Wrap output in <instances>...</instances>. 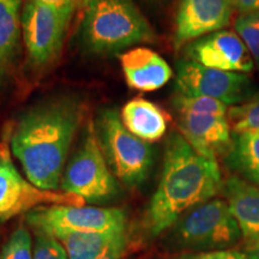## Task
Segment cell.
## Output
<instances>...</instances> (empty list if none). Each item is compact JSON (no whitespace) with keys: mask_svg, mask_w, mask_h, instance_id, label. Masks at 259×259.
<instances>
[{"mask_svg":"<svg viewBox=\"0 0 259 259\" xmlns=\"http://www.w3.org/2000/svg\"><path fill=\"white\" fill-rule=\"evenodd\" d=\"M60 189L90 203H106L118 196V181L109 169L92 121L78 150L65 168Z\"/></svg>","mask_w":259,"mask_h":259,"instance_id":"obj_6","label":"cell"},{"mask_svg":"<svg viewBox=\"0 0 259 259\" xmlns=\"http://www.w3.org/2000/svg\"><path fill=\"white\" fill-rule=\"evenodd\" d=\"M169 259H248L244 252L236 250L197 252V253H179Z\"/></svg>","mask_w":259,"mask_h":259,"instance_id":"obj_24","label":"cell"},{"mask_svg":"<svg viewBox=\"0 0 259 259\" xmlns=\"http://www.w3.org/2000/svg\"><path fill=\"white\" fill-rule=\"evenodd\" d=\"M227 118L233 135L259 134V101L229 107Z\"/></svg>","mask_w":259,"mask_h":259,"instance_id":"obj_20","label":"cell"},{"mask_svg":"<svg viewBox=\"0 0 259 259\" xmlns=\"http://www.w3.org/2000/svg\"><path fill=\"white\" fill-rule=\"evenodd\" d=\"M74 9H58L28 0L22 11V34L34 66H45L58 57Z\"/></svg>","mask_w":259,"mask_h":259,"instance_id":"obj_10","label":"cell"},{"mask_svg":"<svg viewBox=\"0 0 259 259\" xmlns=\"http://www.w3.org/2000/svg\"><path fill=\"white\" fill-rule=\"evenodd\" d=\"M246 255H247L248 259H259V245L246 251Z\"/></svg>","mask_w":259,"mask_h":259,"instance_id":"obj_27","label":"cell"},{"mask_svg":"<svg viewBox=\"0 0 259 259\" xmlns=\"http://www.w3.org/2000/svg\"><path fill=\"white\" fill-rule=\"evenodd\" d=\"M69 259H122L127 251V233H63L56 236Z\"/></svg>","mask_w":259,"mask_h":259,"instance_id":"obj_16","label":"cell"},{"mask_svg":"<svg viewBox=\"0 0 259 259\" xmlns=\"http://www.w3.org/2000/svg\"><path fill=\"white\" fill-rule=\"evenodd\" d=\"M95 128L103 155L116 180L127 187L142 185L153 164V147L132 135L114 108L100 113Z\"/></svg>","mask_w":259,"mask_h":259,"instance_id":"obj_5","label":"cell"},{"mask_svg":"<svg viewBox=\"0 0 259 259\" xmlns=\"http://www.w3.org/2000/svg\"><path fill=\"white\" fill-rule=\"evenodd\" d=\"M32 259H69V255L56 236L46 233H35Z\"/></svg>","mask_w":259,"mask_h":259,"instance_id":"obj_23","label":"cell"},{"mask_svg":"<svg viewBox=\"0 0 259 259\" xmlns=\"http://www.w3.org/2000/svg\"><path fill=\"white\" fill-rule=\"evenodd\" d=\"M0 259H32L30 232L25 226H19L12 232L3 246Z\"/></svg>","mask_w":259,"mask_h":259,"instance_id":"obj_22","label":"cell"},{"mask_svg":"<svg viewBox=\"0 0 259 259\" xmlns=\"http://www.w3.org/2000/svg\"><path fill=\"white\" fill-rule=\"evenodd\" d=\"M77 2H78L82 6H84V8H87V6L89 5V3L92 2V0H77Z\"/></svg>","mask_w":259,"mask_h":259,"instance_id":"obj_28","label":"cell"},{"mask_svg":"<svg viewBox=\"0 0 259 259\" xmlns=\"http://www.w3.org/2000/svg\"><path fill=\"white\" fill-rule=\"evenodd\" d=\"M250 101H259V90H258V92H255L253 97H252Z\"/></svg>","mask_w":259,"mask_h":259,"instance_id":"obj_29","label":"cell"},{"mask_svg":"<svg viewBox=\"0 0 259 259\" xmlns=\"http://www.w3.org/2000/svg\"><path fill=\"white\" fill-rule=\"evenodd\" d=\"M148 2H153V3H163V2H167V0H148Z\"/></svg>","mask_w":259,"mask_h":259,"instance_id":"obj_30","label":"cell"},{"mask_svg":"<svg viewBox=\"0 0 259 259\" xmlns=\"http://www.w3.org/2000/svg\"><path fill=\"white\" fill-rule=\"evenodd\" d=\"M229 210L238 222L246 242V251L259 245V187L240 177L232 176L223 183Z\"/></svg>","mask_w":259,"mask_h":259,"instance_id":"obj_15","label":"cell"},{"mask_svg":"<svg viewBox=\"0 0 259 259\" xmlns=\"http://www.w3.org/2000/svg\"><path fill=\"white\" fill-rule=\"evenodd\" d=\"M11 127L6 126L0 139V221L48 205L84 206L87 202L76 194L37 187L22 177L14 161L10 147Z\"/></svg>","mask_w":259,"mask_h":259,"instance_id":"obj_7","label":"cell"},{"mask_svg":"<svg viewBox=\"0 0 259 259\" xmlns=\"http://www.w3.org/2000/svg\"><path fill=\"white\" fill-rule=\"evenodd\" d=\"M176 88L180 95L210 97L227 106L248 102L255 94L246 73L211 69L186 58L177 65Z\"/></svg>","mask_w":259,"mask_h":259,"instance_id":"obj_9","label":"cell"},{"mask_svg":"<svg viewBox=\"0 0 259 259\" xmlns=\"http://www.w3.org/2000/svg\"><path fill=\"white\" fill-rule=\"evenodd\" d=\"M120 116L125 127L132 135L148 143L163 137L169 120V116L160 106L142 97H136L126 102Z\"/></svg>","mask_w":259,"mask_h":259,"instance_id":"obj_17","label":"cell"},{"mask_svg":"<svg viewBox=\"0 0 259 259\" xmlns=\"http://www.w3.org/2000/svg\"><path fill=\"white\" fill-rule=\"evenodd\" d=\"M120 65L127 85L137 92H155L173 77L167 61L150 48L137 47L125 52L120 56Z\"/></svg>","mask_w":259,"mask_h":259,"instance_id":"obj_14","label":"cell"},{"mask_svg":"<svg viewBox=\"0 0 259 259\" xmlns=\"http://www.w3.org/2000/svg\"><path fill=\"white\" fill-rule=\"evenodd\" d=\"M225 160L242 179L259 187V134L233 135L232 148Z\"/></svg>","mask_w":259,"mask_h":259,"instance_id":"obj_19","label":"cell"},{"mask_svg":"<svg viewBox=\"0 0 259 259\" xmlns=\"http://www.w3.org/2000/svg\"><path fill=\"white\" fill-rule=\"evenodd\" d=\"M84 116L74 97H58L34 106L11 128V153L27 179L44 190L60 189L71 144Z\"/></svg>","mask_w":259,"mask_h":259,"instance_id":"obj_1","label":"cell"},{"mask_svg":"<svg viewBox=\"0 0 259 259\" xmlns=\"http://www.w3.org/2000/svg\"><path fill=\"white\" fill-rule=\"evenodd\" d=\"M38 4L53 6L58 9H74L76 8V0H29Z\"/></svg>","mask_w":259,"mask_h":259,"instance_id":"obj_26","label":"cell"},{"mask_svg":"<svg viewBox=\"0 0 259 259\" xmlns=\"http://www.w3.org/2000/svg\"><path fill=\"white\" fill-rule=\"evenodd\" d=\"M82 38L90 53L109 54L153 42L156 35L134 0H92L85 8Z\"/></svg>","mask_w":259,"mask_h":259,"instance_id":"obj_3","label":"cell"},{"mask_svg":"<svg viewBox=\"0 0 259 259\" xmlns=\"http://www.w3.org/2000/svg\"><path fill=\"white\" fill-rule=\"evenodd\" d=\"M176 113L181 136L197 153L215 161L227 156L233 143L227 114L193 109H176Z\"/></svg>","mask_w":259,"mask_h":259,"instance_id":"obj_11","label":"cell"},{"mask_svg":"<svg viewBox=\"0 0 259 259\" xmlns=\"http://www.w3.org/2000/svg\"><path fill=\"white\" fill-rule=\"evenodd\" d=\"M22 0H0V88L14 70L19 54Z\"/></svg>","mask_w":259,"mask_h":259,"instance_id":"obj_18","label":"cell"},{"mask_svg":"<svg viewBox=\"0 0 259 259\" xmlns=\"http://www.w3.org/2000/svg\"><path fill=\"white\" fill-rule=\"evenodd\" d=\"M35 233H119L127 229V213L120 208L48 205L25 215Z\"/></svg>","mask_w":259,"mask_h":259,"instance_id":"obj_8","label":"cell"},{"mask_svg":"<svg viewBox=\"0 0 259 259\" xmlns=\"http://www.w3.org/2000/svg\"><path fill=\"white\" fill-rule=\"evenodd\" d=\"M234 30L259 66V11L239 15L234 21Z\"/></svg>","mask_w":259,"mask_h":259,"instance_id":"obj_21","label":"cell"},{"mask_svg":"<svg viewBox=\"0 0 259 259\" xmlns=\"http://www.w3.org/2000/svg\"><path fill=\"white\" fill-rule=\"evenodd\" d=\"M234 11L240 15L259 11V0H232Z\"/></svg>","mask_w":259,"mask_h":259,"instance_id":"obj_25","label":"cell"},{"mask_svg":"<svg viewBox=\"0 0 259 259\" xmlns=\"http://www.w3.org/2000/svg\"><path fill=\"white\" fill-rule=\"evenodd\" d=\"M185 58L203 66L228 72L248 73L255 65L238 34L225 29L187 45Z\"/></svg>","mask_w":259,"mask_h":259,"instance_id":"obj_13","label":"cell"},{"mask_svg":"<svg viewBox=\"0 0 259 259\" xmlns=\"http://www.w3.org/2000/svg\"><path fill=\"white\" fill-rule=\"evenodd\" d=\"M223 187L218 161L197 153L179 134H171L164 148L157 189L143 219L149 238L166 233L184 213L212 199Z\"/></svg>","mask_w":259,"mask_h":259,"instance_id":"obj_2","label":"cell"},{"mask_svg":"<svg viewBox=\"0 0 259 259\" xmlns=\"http://www.w3.org/2000/svg\"><path fill=\"white\" fill-rule=\"evenodd\" d=\"M232 0H180L174 27V46L191 42L223 30L232 21Z\"/></svg>","mask_w":259,"mask_h":259,"instance_id":"obj_12","label":"cell"},{"mask_svg":"<svg viewBox=\"0 0 259 259\" xmlns=\"http://www.w3.org/2000/svg\"><path fill=\"white\" fill-rule=\"evenodd\" d=\"M241 238L226 200L210 199L184 213L163 233L162 245L170 253H197L232 250Z\"/></svg>","mask_w":259,"mask_h":259,"instance_id":"obj_4","label":"cell"}]
</instances>
